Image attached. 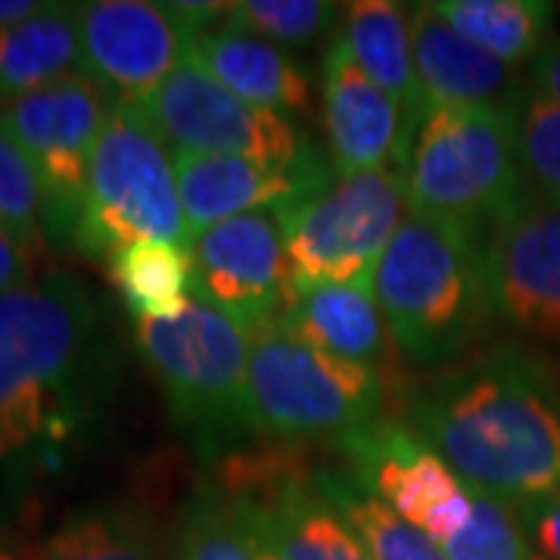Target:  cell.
Instances as JSON below:
<instances>
[{"mask_svg":"<svg viewBox=\"0 0 560 560\" xmlns=\"http://www.w3.org/2000/svg\"><path fill=\"white\" fill-rule=\"evenodd\" d=\"M482 256L492 318L560 342V206L526 190L489 228Z\"/></svg>","mask_w":560,"mask_h":560,"instance_id":"cell-12","label":"cell"},{"mask_svg":"<svg viewBox=\"0 0 560 560\" xmlns=\"http://www.w3.org/2000/svg\"><path fill=\"white\" fill-rule=\"evenodd\" d=\"M474 492V489H470ZM448 560H529V539L523 533L521 514L511 504L474 492L470 521L455 539L442 545Z\"/></svg>","mask_w":560,"mask_h":560,"instance_id":"cell-28","label":"cell"},{"mask_svg":"<svg viewBox=\"0 0 560 560\" xmlns=\"http://www.w3.org/2000/svg\"><path fill=\"white\" fill-rule=\"evenodd\" d=\"M529 560H545V558H539V555H533V558H529Z\"/></svg>","mask_w":560,"mask_h":560,"instance_id":"cell-36","label":"cell"},{"mask_svg":"<svg viewBox=\"0 0 560 560\" xmlns=\"http://www.w3.org/2000/svg\"><path fill=\"white\" fill-rule=\"evenodd\" d=\"M340 448L352 474L440 548L470 521L474 492L408 427L377 420Z\"/></svg>","mask_w":560,"mask_h":560,"instance_id":"cell-13","label":"cell"},{"mask_svg":"<svg viewBox=\"0 0 560 560\" xmlns=\"http://www.w3.org/2000/svg\"><path fill=\"white\" fill-rule=\"evenodd\" d=\"M405 202L401 172H364L278 209L290 287L355 283L374 290L383 253L405 221Z\"/></svg>","mask_w":560,"mask_h":560,"instance_id":"cell-8","label":"cell"},{"mask_svg":"<svg viewBox=\"0 0 560 560\" xmlns=\"http://www.w3.org/2000/svg\"><path fill=\"white\" fill-rule=\"evenodd\" d=\"M22 560H162L150 521L121 504L72 514Z\"/></svg>","mask_w":560,"mask_h":560,"instance_id":"cell-25","label":"cell"},{"mask_svg":"<svg viewBox=\"0 0 560 560\" xmlns=\"http://www.w3.org/2000/svg\"><path fill=\"white\" fill-rule=\"evenodd\" d=\"M324 125L340 178L364 172L405 175L418 128L381 84L364 75L340 35L324 54Z\"/></svg>","mask_w":560,"mask_h":560,"instance_id":"cell-17","label":"cell"},{"mask_svg":"<svg viewBox=\"0 0 560 560\" xmlns=\"http://www.w3.org/2000/svg\"><path fill=\"white\" fill-rule=\"evenodd\" d=\"M278 318L308 346L371 371L381 368L386 346L393 340L377 305V293L355 283L290 287Z\"/></svg>","mask_w":560,"mask_h":560,"instance_id":"cell-20","label":"cell"},{"mask_svg":"<svg viewBox=\"0 0 560 560\" xmlns=\"http://www.w3.org/2000/svg\"><path fill=\"white\" fill-rule=\"evenodd\" d=\"M81 75V3H47L0 28V101H16Z\"/></svg>","mask_w":560,"mask_h":560,"instance_id":"cell-22","label":"cell"},{"mask_svg":"<svg viewBox=\"0 0 560 560\" xmlns=\"http://www.w3.org/2000/svg\"><path fill=\"white\" fill-rule=\"evenodd\" d=\"M47 3H38V0H0V28H10L16 22L28 20L40 13Z\"/></svg>","mask_w":560,"mask_h":560,"instance_id":"cell-35","label":"cell"},{"mask_svg":"<svg viewBox=\"0 0 560 560\" xmlns=\"http://www.w3.org/2000/svg\"><path fill=\"white\" fill-rule=\"evenodd\" d=\"M138 106L172 150L268 165H293L308 150V140L293 121L221 88L194 50H187L178 69Z\"/></svg>","mask_w":560,"mask_h":560,"instance_id":"cell-10","label":"cell"},{"mask_svg":"<svg viewBox=\"0 0 560 560\" xmlns=\"http://www.w3.org/2000/svg\"><path fill=\"white\" fill-rule=\"evenodd\" d=\"M32 268H35V256L0 231V296L25 287L32 278Z\"/></svg>","mask_w":560,"mask_h":560,"instance_id":"cell-33","label":"cell"},{"mask_svg":"<svg viewBox=\"0 0 560 560\" xmlns=\"http://www.w3.org/2000/svg\"><path fill=\"white\" fill-rule=\"evenodd\" d=\"M119 101L88 75H72L3 103L0 125L32 162L44 200V234L75 246L88 172Z\"/></svg>","mask_w":560,"mask_h":560,"instance_id":"cell-9","label":"cell"},{"mask_svg":"<svg viewBox=\"0 0 560 560\" xmlns=\"http://www.w3.org/2000/svg\"><path fill=\"white\" fill-rule=\"evenodd\" d=\"M190 293L249 334L283 312L290 261L275 212H246L206 228L194 241Z\"/></svg>","mask_w":560,"mask_h":560,"instance_id":"cell-14","label":"cell"},{"mask_svg":"<svg viewBox=\"0 0 560 560\" xmlns=\"http://www.w3.org/2000/svg\"><path fill=\"white\" fill-rule=\"evenodd\" d=\"M374 293L389 337L415 364H448L492 318L482 237L408 212L383 253Z\"/></svg>","mask_w":560,"mask_h":560,"instance_id":"cell-3","label":"cell"},{"mask_svg":"<svg viewBox=\"0 0 560 560\" xmlns=\"http://www.w3.org/2000/svg\"><path fill=\"white\" fill-rule=\"evenodd\" d=\"M533 84H536V97L560 103V38L545 44L536 54V60H533Z\"/></svg>","mask_w":560,"mask_h":560,"instance_id":"cell-34","label":"cell"},{"mask_svg":"<svg viewBox=\"0 0 560 560\" xmlns=\"http://www.w3.org/2000/svg\"><path fill=\"white\" fill-rule=\"evenodd\" d=\"M246 401L256 436L342 445L383 420V381L364 364L308 346L275 318L249 330Z\"/></svg>","mask_w":560,"mask_h":560,"instance_id":"cell-6","label":"cell"},{"mask_svg":"<svg viewBox=\"0 0 560 560\" xmlns=\"http://www.w3.org/2000/svg\"><path fill=\"white\" fill-rule=\"evenodd\" d=\"M219 489L253 504L278 560H371L355 529L324 499L315 470L283 452L221 460Z\"/></svg>","mask_w":560,"mask_h":560,"instance_id":"cell-11","label":"cell"},{"mask_svg":"<svg viewBox=\"0 0 560 560\" xmlns=\"http://www.w3.org/2000/svg\"><path fill=\"white\" fill-rule=\"evenodd\" d=\"M190 44L194 35L168 3H81V75L119 103L147 101L178 69Z\"/></svg>","mask_w":560,"mask_h":560,"instance_id":"cell-15","label":"cell"},{"mask_svg":"<svg viewBox=\"0 0 560 560\" xmlns=\"http://www.w3.org/2000/svg\"><path fill=\"white\" fill-rule=\"evenodd\" d=\"M143 241L194 249L168 143L138 103H119L91 160L75 249L109 259L121 246Z\"/></svg>","mask_w":560,"mask_h":560,"instance_id":"cell-7","label":"cell"},{"mask_svg":"<svg viewBox=\"0 0 560 560\" xmlns=\"http://www.w3.org/2000/svg\"><path fill=\"white\" fill-rule=\"evenodd\" d=\"M172 156L180 206L194 241L212 224L246 212H278L283 206L315 197L340 178L334 162L318 153L315 143H308V150L293 165L209 156L190 150H172Z\"/></svg>","mask_w":560,"mask_h":560,"instance_id":"cell-16","label":"cell"},{"mask_svg":"<svg viewBox=\"0 0 560 560\" xmlns=\"http://www.w3.org/2000/svg\"><path fill=\"white\" fill-rule=\"evenodd\" d=\"M337 10L324 0H243L231 3L228 22L280 47H308L334 25Z\"/></svg>","mask_w":560,"mask_h":560,"instance_id":"cell-29","label":"cell"},{"mask_svg":"<svg viewBox=\"0 0 560 560\" xmlns=\"http://www.w3.org/2000/svg\"><path fill=\"white\" fill-rule=\"evenodd\" d=\"M342 32L352 60L364 75L381 84L383 91L399 103L405 116L420 131L430 106L420 91L415 69V44H411V16L408 7L393 0H355L342 7Z\"/></svg>","mask_w":560,"mask_h":560,"instance_id":"cell-21","label":"cell"},{"mask_svg":"<svg viewBox=\"0 0 560 560\" xmlns=\"http://www.w3.org/2000/svg\"><path fill=\"white\" fill-rule=\"evenodd\" d=\"M138 349L206 467L256 436L246 401L249 334L241 324L190 300L175 318L138 320Z\"/></svg>","mask_w":560,"mask_h":560,"instance_id":"cell-5","label":"cell"},{"mask_svg":"<svg viewBox=\"0 0 560 560\" xmlns=\"http://www.w3.org/2000/svg\"><path fill=\"white\" fill-rule=\"evenodd\" d=\"M433 7L460 38L508 66L539 54L555 16L545 0H442Z\"/></svg>","mask_w":560,"mask_h":560,"instance_id":"cell-27","label":"cell"},{"mask_svg":"<svg viewBox=\"0 0 560 560\" xmlns=\"http://www.w3.org/2000/svg\"><path fill=\"white\" fill-rule=\"evenodd\" d=\"M109 275L135 318H175L190 305L194 253L175 243H131L109 256Z\"/></svg>","mask_w":560,"mask_h":560,"instance_id":"cell-26","label":"cell"},{"mask_svg":"<svg viewBox=\"0 0 560 560\" xmlns=\"http://www.w3.org/2000/svg\"><path fill=\"white\" fill-rule=\"evenodd\" d=\"M467 489L521 508L560 492V393L517 346L420 383L405 423Z\"/></svg>","mask_w":560,"mask_h":560,"instance_id":"cell-2","label":"cell"},{"mask_svg":"<svg viewBox=\"0 0 560 560\" xmlns=\"http://www.w3.org/2000/svg\"><path fill=\"white\" fill-rule=\"evenodd\" d=\"M175 560H278V555L249 501L202 482L180 514Z\"/></svg>","mask_w":560,"mask_h":560,"instance_id":"cell-23","label":"cell"},{"mask_svg":"<svg viewBox=\"0 0 560 560\" xmlns=\"http://www.w3.org/2000/svg\"><path fill=\"white\" fill-rule=\"evenodd\" d=\"M411 44L420 91L430 109L440 106H499L517 103L523 94L514 88L508 62L495 60L477 44L460 38L442 20L433 3L411 7Z\"/></svg>","mask_w":560,"mask_h":560,"instance_id":"cell-18","label":"cell"},{"mask_svg":"<svg viewBox=\"0 0 560 560\" xmlns=\"http://www.w3.org/2000/svg\"><path fill=\"white\" fill-rule=\"evenodd\" d=\"M521 165L541 200L560 206V103L541 97L521 103Z\"/></svg>","mask_w":560,"mask_h":560,"instance_id":"cell-31","label":"cell"},{"mask_svg":"<svg viewBox=\"0 0 560 560\" xmlns=\"http://www.w3.org/2000/svg\"><path fill=\"white\" fill-rule=\"evenodd\" d=\"M517 514H521L523 533L529 545H536L539 558L560 560V492L521 504Z\"/></svg>","mask_w":560,"mask_h":560,"instance_id":"cell-32","label":"cell"},{"mask_svg":"<svg viewBox=\"0 0 560 560\" xmlns=\"http://www.w3.org/2000/svg\"><path fill=\"white\" fill-rule=\"evenodd\" d=\"M523 101L430 109L405 165L408 209L486 237L526 194L521 165Z\"/></svg>","mask_w":560,"mask_h":560,"instance_id":"cell-4","label":"cell"},{"mask_svg":"<svg viewBox=\"0 0 560 560\" xmlns=\"http://www.w3.org/2000/svg\"><path fill=\"white\" fill-rule=\"evenodd\" d=\"M206 72L241 101L280 116H300L312 106V79L280 44L228 22L200 32L190 44Z\"/></svg>","mask_w":560,"mask_h":560,"instance_id":"cell-19","label":"cell"},{"mask_svg":"<svg viewBox=\"0 0 560 560\" xmlns=\"http://www.w3.org/2000/svg\"><path fill=\"white\" fill-rule=\"evenodd\" d=\"M315 480L324 499L355 529L371 560H448L436 541L427 539L418 526H411L386 501L377 499L352 470L318 467Z\"/></svg>","mask_w":560,"mask_h":560,"instance_id":"cell-24","label":"cell"},{"mask_svg":"<svg viewBox=\"0 0 560 560\" xmlns=\"http://www.w3.org/2000/svg\"><path fill=\"white\" fill-rule=\"evenodd\" d=\"M109 355L101 308L69 275L0 296V499L57 474L103 418Z\"/></svg>","mask_w":560,"mask_h":560,"instance_id":"cell-1","label":"cell"},{"mask_svg":"<svg viewBox=\"0 0 560 560\" xmlns=\"http://www.w3.org/2000/svg\"><path fill=\"white\" fill-rule=\"evenodd\" d=\"M0 231L32 256L44 241V200L32 162L0 125Z\"/></svg>","mask_w":560,"mask_h":560,"instance_id":"cell-30","label":"cell"}]
</instances>
